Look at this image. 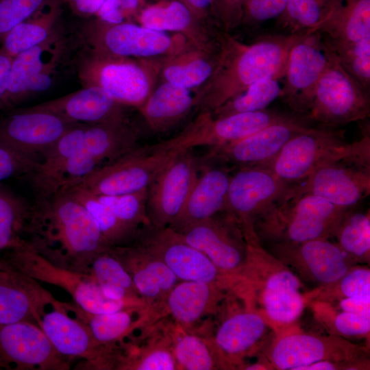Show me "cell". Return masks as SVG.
<instances>
[{
    "label": "cell",
    "instance_id": "cell-1",
    "mask_svg": "<svg viewBox=\"0 0 370 370\" xmlns=\"http://www.w3.org/2000/svg\"><path fill=\"white\" fill-rule=\"evenodd\" d=\"M27 243L52 264L84 273L95 256L109 247L86 208L65 190L32 207Z\"/></svg>",
    "mask_w": 370,
    "mask_h": 370
},
{
    "label": "cell",
    "instance_id": "cell-2",
    "mask_svg": "<svg viewBox=\"0 0 370 370\" xmlns=\"http://www.w3.org/2000/svg\"><path fill=\"white\" fill-rule=\"evenodd\" d=\"M306 32L267 36L245 44L219 29L218 62L208 81L196 89L195 108L212 113L254 83L285 70L292 46Z\"/></svg>",
    "mask_w": 370,
    "mask_h": 370
},
{
    "label": "cell",
    "instance_id": "cell-3",
    "mask_svg": "<svg viewBox=\"0 0 370 370\" xmlns=\"http://www.w3.org/2000/svg\"><path fill=\"white\" fill-rule=\"evenodd\" d=\"M246 243V262L240 275L248 286V304L278 334L291 328L308 305L304 284L260 240Z\"/></svg>",
    "mask_w": 370,
    "mask_h": 370
},
{
    "label": "cell",
    "instance_id": "cell-4",
    "mask_svg": "<svg viewBox=\"0 0 370 370\" xmlns=\"http://www.w3.org/2000/svg\"><path fill=\"white\" fill-rule=\"evenodd\" d=\"M349 208L337 206L293 185L289 193L260 215L254 224L260 241L302 243L333 237Z\"/></svg>",
    "mask_w": 370,
    "mask_h": 370
},
{
    "label": "cell",
    "instance_id": "cell-5",
    "mask_svg": "<svg viewBox=\"0 0 370 370\" xmlns=\"http://www.w3.org/2000/svg\"><path fill=\"white\" fill-rule=\"evenodd\" d=\"M161 58H135L108 55L82 46L75 60L82 86H96L123 106H142L156 88Z\"/></svg>",
    "mask_w": 370,
    "mask_h": 370
},
{
    "label": "cell",
    "instance_id": "cell-6",
    "mask_svg": "<svg viewBox=\"0 0 370 370\" xmlns=\"http://www.w3.org/2000/svg\"><path fill=\"white\" fill-rule=\"evenodd\" d=\"M368 151L370 136L367 132L360 140L349 143L344 130L311 127L291 138L264 167L284 182L295 184L328 163Z\"/></svg>",
    "mask_w": 370,
    "mask_h": 370
},
{
    "label": "cell",
    "instance_id": "cell-7",
    "mask_svg": "<svg viewBox=\"0 0 370 370\" xmlns=\"http://www.w3.org/2000/svg\"><path fill=\"white\" fill-rule=\"evenodd\" d=\"M1 257L27 276L66 291L72 297L75 304L86 312L103 314L143 306L139 299L117 300L108 297L90 275L52 264L27 242L5 251Z\"/></svg>",
    "mask_w": 370,
    "mask_h": 370
},
{
    "label": "cell",
    "instance_id": "cell-8",
    "mask_svg": "<svg viewBox=\"0 0 370 370\" xmlns=\"http://www.w3.org/2000/svg\"><path fill=\"white\" fill-rule=\"evenodd\" d=\"M182 151L169 140L151 146H138L73 184L97 196L138 192L147 188L160 171Z\"/></svg>",
    "mask_w": 370,
    "mask_h": 370
},
{
    "label": "cell",
    "instance_id": "cell-9",
    "mask_svg": "<svg viewBox=\"0 0 370 370\" xmlns=\"http://www.w3.org/2000/svg\"><path fill=\"white\" fill-rule=\"evenodd\" d=\"M82 45L99 53L135 58H156L171 55L188 43L180 34L164 32L132 22L111 24L98 18L89 19L76 29Z\"/></svg>",
    "mask_w": 370,
    "mask_h": 370
},
{
    "label": "cell",
    "instance_id": "cell-10",
    "mask_svg": "<svg viewBox=\"0 0 370 370\" xmlns=\"http://www.w3.org/2000/svg\"><path fill=\"white\" fill-rule=\"evenodd\" d=\"M160 258L180 281L213 284L243 296L244 278L220 270L201 251L188 244L169 227H145L135 241Z\"/></svg>",
    "mask_w": 370,
    "mask_h": 370
},
{
    "label": "cell",
    "instance_id": "cell-11",
    "mask_svg": "<svg viewBox=\"0 0 370 370\" xmlns=\"http://www.w3.org/2000/svg\"><path fill=\"white\" fill-rule=\"evenodd\" d=\"M327 49L328 62L303 119L321 127H336L367 118L370 112L369 91L351 76Z\"/></svg>",
    "mask_w": 370,
    "mask_h": 370
},
{
    "label": "cell",
    "instance_id": "cell-12",
    "mask_svg": "<svg viewBox=\"0 0 370 370\" xmlns=\"http://www.w3.org/2000/svg\"><path fill=\"white\" fill-rule=\"evenodd\" d=\"M276 334L266 361L272 369L299 370L322 360L369 362L367 347L338 335L291 331V328Z\"/></svg>",
    "mask_w": 370,
    "mask_h": 370
},
{
    "label": "cell",
    "instance_id": "cell-13",
    "mask_svg": "<svg viewBox=\"0 0 370 370\" xmlns=\"http://www.w3.org/2000/svg\"><path fill=\"white\" fill-rule=\"evenodd\" d=\"M264 166L241 167L231 175L225 211L239 225L246 242L260 240L256 219L284 197L292 186Z\"/></svg>",
    "mask_w": 370,
    "mask_h": 370
},
{
    "label": "cell",
    "instance_id": "cell-14",
    "mask_svg": "<svg viewBox=\"0 0 370 370\" xmlns=\"http://www.w3.org/2000/svg\"><path fill=\"white\" fill-rule=\"evenodd\" d=\"M294 188L337 206L354 208L370 193V151L328 163Z\"/></svg>",
    "mask_w": 370,
    "mask_h": 370
},
{
    "label": "cell",
    "instance_id": "cell-15",
    "mask_svg": "<svg viewBox=\"0 0 370 370\" xmlns=\"http://www.w3.org/2000/svg\"><path fill=\"white\" fill-rule=\"evenodd\" d=\"M199 163L188 149L156 175L147 188L146 210L151 225L169 227L181 212L198 175Z\"/></svg>",
    "mask_w": 370,
    "mask_h": 370
},
{
    "label": "cell",
    "instance_id": "cell-16",
    "mask_svg": "<svg viewBox=\"0 0 370 370\" xmlns=\"http://www.w3.org/2000/svg\"><path fill=\"white\" fill-rule=\"evenodd\" d=\"M175 231L220 270L240 275L246 262L247 243L239 225L228 212L224 210Z\"/></svg>",
    "mask_w": 370,
    "mask_h": 370
},
{
    "label": "cell",
    "instance_id": "cell-17",
    "mask_svg": "<svg viewBox=\"0 0 370 370\" xmlns=\"http://www.w3.org/2000/svg\"><path fill=\"white\" fill-rule=\"evenodd\" d=\"M328 62V51L318 31L306 32L292 46L280 97L295 115L303 118L307 112Z\"/></svg>",
    "mask_w": 370,
    "mask_h": 370
},
{
    "label": "cell",
    "instance_id": "cell-18",
    "mask_svg": "<svg viewBox=\"0 0 370 370\" xmlns=\"http://www.w3.org/2000/svg\"><path fill=\"white\" fill-rule=\"evenodd\" d=\"M272 254L303 281L316 287L331 284L357 264L335 243L317 238L302 243H271Z\"/></svg>",
    "mask_w": 370,
    "mask_h": 370
},
{
    "label": "cell",
    "instance_id": "cell-19",
    "mask_svg": "<svg viewBox=\"0 0 370 370\" xmlns=\"http://www.w3.org/2000/svg\"><path fill=\"white\" fill-rule=\"evenodd\" d=\"M291 116L268 109L221 118L199 112L190 125L171 140L182 151L199 146L218 147L241 140Z\"/></svg>",
    "mask_w": 370,
    "mask_h": 370
},
{
    "label": "cell",
    "instance_id": "cell-20",
    "mask_svg": "<svg viewBox=\"0 0 370 370\" xmlns=\"http://www.w3.org/2000/svg\"><path fill=\"white\" fill-rule=\"evenodd\" d=\"M69 360L53 347L41 328L29 321L0 325V368L65 370Z\"/></svg>",
    "mask_w": 370,
    "mask_h": 370
},
{
    "label": "cell",
    "instance_id": "cell-21",
    "mask_svg": "<svg viewBox=\"0 0 370 370\" xmlns=\"http://www.w3.org/2000/svg\"><path fill=\"white\" fill-rule=\"evenodd\" d=\"M36 323L55 349L65 358H82L88 367H106L110 347L99 343L88 326L72 317L64 303L55 299L48 304Z\"/></svg>",
    "mask_w": 370,
    "mask_h": 370
},
{
    "label": "cell",
    "instance_id": "cell-22",
    "mask_svg": "<svg viewBox=\"0 0 370 370\" xmlns=\"http://www.w3.org/2000/svg\"><path fill=\"white\" fill-rule=\"evenodd\" d=\"M74 124L51 112L23 109L0 122V146L40 162Z\"/></svg>",
    "mask_w": 370,
    "mask_h": 370
},
{
    "label": "cell",
    "instance_id": "cell-23",
    "mask_svg": "<svg viewBox=\"0 0 370 370\" xmlns=\"http://www.w3.org/2000/svg\"><path fill=\"white\" fill-rule=\"evenodd\" d=\"M311 127L309 122L293 114L241 140L212 147L208 158L240 168L267 166L291 138Z\"/></svg>",
    "mask_w": 370,
    "mask_h": 370
},
{
    "label": "cell",
    "instance_id": "cell-24",
    "mask_svg": "<svg viewBox=\"0 0 370 370\" xmlns=\"http://www.w3.org/2000/svg\"><path fill=\"white\" fill-rule=\"evenodd\" d=\"M54 300L37 280L0 256V325L19 321L37 324L39 315Z\"/></svg>",
    "mask_w": 370,
    "mask_h": 370
},
{
    "label": "cell",
    "instance_id": "cell-25",
    "mask_svg": "<svg viewBox=\"0 0 370 370\" xmlns=\"http://www.w3.org/2000/svg\"><path fill=\"white\" fill-rule=\"evenodd\" d=\"M136 19L141 25L151 29L177 32L197 48L208 51L219 48L217 34L219 29H212L204 25L178 0L149 4Z\"/></svg>",
    "mask_w": 370,
    "mask_h": 370
},
{
    "label": "cell",
    "instance_id": "cell-26",
    "mask_svg": "<svg viewBox=\"0 0 370 370\" xmlns=\"http://www.w3.org/2000/svg\"><path fill=\"white\" fill-rule=\"evenodd\" d=\"M111 249L130 273L138 294L147 301L166 298L179 282L164 262L136 242Z\"/></svg>",
    "mask_w": 370,
    "mask_h": 370
},
{
    "label": "cell",
    "instance_id": "cell-27",
    "mask_svg": "<svg viewBox=\"0 0 370 370\" xmlns=\"http://www.w3.org/2000/svg\"><path fill=\"white\" fill-rule=\"evenodd\" d=\"M123 107L103 88L87 86L27 108L55 114L71 123L94 124L124 112Z\"/></svg>",
    "mask_w": 370,
    "mask_h": 370
},
{
    "label": "cell",
    "instance_id": "cell-28",
    "mask_svg": "<svg viewBox=\"0 0 370 370\" xmlns=\"http://www.w3.org/2000/svg\"><path fill=\"white\" fill-rule=\"evenodd\" d=\"M67 49L62 29L48 40L25 50L13 58L9 74L5 105L25 99L29 82L36 75L57 70Z\"/></svg>",
    "mask_w": 370,
    "mask_h": 370
},
{
    "label": "cell",
    "instance_id": "cell-29",
    "mask_svg": "<svg viewBox=\"0 0 370 370\" xmlns=\"http://www.w3.org/2000/svg\"><path fill=\"white\" fill-rule=\"evenodd\" d=\"M204 169L198 173L181 212L169 228L178 230L225 210L231 175L223 168Z\"/></svg>",
    "mask_w": 370,
    "mask_h": 370
},
{
    "label": "cell",
    "instance_id": "cell-30",
    "mask_svg": "<svg viewBox=\"0 0 370 370\" xmlns=\"http://www.w3.org/2000/svg\"><path fill=\"white\" fill-rule=\"evenodd\" d=\"M138 133L125 112L106 121L84 124L82 152L105 164L138 147Z\"/></svg>",
    "mask_w": 370,
    "mask_h": 370
},
{
    "label": "cell",
    "instance_id": "cell-31",
    "mask_svg": "<svg viewBox=\"0 0 370 370\" xmlns=\"http://www.w3.org/2000/svg\"><path fill=\"white\" fill-rule=\"evenodd\" d=\"M271 330L256 310L248 308L229 315L214 336L217 352L222 359L236 360L251 352Z\"/></svg>",
    "mask_w": 370,
    "mask_h": 370
},
{
    "label": "cell",
    "instance_id": "cell-32",
    "mask_svg": "<svg viewBox=\"0 0 370 370\" xmlns=\"http://www.w3.org/2000/svg\"><path fill=\"white\" fill-rule=\"evenodd\" d=\"M219 58V48L208 51L189 42L181 50L161 58L159 78L188 90L204 85L213 73Z\"/></svg>",
    "mask_w": 370,
    "mask_h": 370
},
{
    "label": "cell",
    "instance_id": "cell-33",
    "mask_svg": "<svg viewBox=\"0 0 370 370\" xmlns=\"http://www.w3.org/2000/svg\"><path fill=\"white\" fill-rule=\"evenodd\" d=\"M190 90L162 82L138 108L147 125L153 131L163 132L184 119L195 108V95Z\"/></svg>",
    "mask_w": 370,
    "mask_h": 370
},
{
    "label": "cell",
    "instance_id": "cell-34",
    "mask_svg": "<svg viewBox=\"0 0 370 370\" xmlns=\"http://www.w3.org/2000/svg\"><path fill=\"white\" fill-rule=\"evenodd\" d=\"M223 291L213 284L181 281L166 297L167 311L180 325H190L216 308Z\"/></svg>",
    "mask_w": 370,
    "mask_h": 370
},
{
    "label": "cell",
    "instance_id": "cell-35",
    "mask_svg": "<svg viewBox=\"0 0 370 370\" xmlns=\"http://www.w3.org/2000/svg\"><path fill=\"white\" fill-rule=\"evenodd\" d=\"M317 31L326 38L338 42L370 38V0H337Z\"/></svg>",
    "mask_w": 370,
    "mask_h": 370
},
{
    "label": "cell",
    "instance_id": "cell-36",
    "mask_svg": "<svg viewBox=\"0 0 370 370\" xmlns=\"http://www.w3.org/2000/svg\"><path fill=\"white\" fill-rule=\"evenodd\" d=\"M67 310L84 322L100 344L112 345L128 334L138 323L140 308L123 309L103 314L86 312L77 305L64 303Z\"/></svg>",
    "mask_w": 370,
    "mask_h": 370
},
{
    "label": "cell",
    "instance_id": "cell-37",
    "mask_svg": "<svg viewBox=\"0 0 370 370\" xmlns=\"http://www.w3.org/2000/svg\"><path fill=\"white\" fill-rule=\"evenodd\" d=\"M60 10L53 4L47 12L31 16L15 27L0 42V49L12 58L48 40L60 30Z\"/></svg>",
    "mask_w": 370,
    "mask_h": 370
},
{
    "label": "cell",
    "instance_id": "cell-38",
    "mask_svg": "<svg viewBox=\"0 0 370 370\" xmlns=\"http://www.w3.org/2000/svg\"><path fill=\"white\" fill-rule=\"evenodd\" d=\"M86 273L101 286L106 296L112 299L138 298L132 279L111 247L98 253Z\"/></svg>",
    "mask_w": 370,
    "mask_h": 370
},
{
    "label": "cell",
    "instance_id": "cell-39",
    "mask_svg": "<svg viewBox=\"0 0 370 370\" xmlns=\"http://www.w3.org/2000/svg\"><path fill=\"white\" fill-rule=\"evenodd\" d=\"M61 190L69 193L86 208L97 223L109 247L127 246L136 240L140 232L122 223L95 195L74 184Z\"/></svg>",
    "mask_w": 370,
    "mask_h": 370
},
{
    "label": "cell",
    "instance_id": "cell-40",
    "mask_svg": "<svg viewBox=\"0 0 370 370\" xmlns=\"http://www.w3.org/2000/svg\"><path fill=\"white\" fill-rule=\"evenodd\" d=\"M285 71L286 69L254 83L210 114L214 118H221L267 109L281 95L283 86L280 81L284 77Z\"/></svg>",
    "mask_w": 370,
    "mask_h": 370
},
{
    "label": "cell",
    "instance_id": "cell-41",
    "mask_svg": "<svg viewBox=\"0 0 370 370\" xmlns=\"http://www.w3.org/2000/svg\"><path fill=\"white\" fill-rule=\"evenodd\" d=\"M348 209L338 225L334 235L338 246L357 263H369V211Z\"/></svg>",
    "mask_w": 370,
    "mask_h": 370
},
{
    "label": "cell",
    "instance_id": "cell-42",
    "mask_svg": "<svg viewBox=\"0 0 370 370\" xmlns=\"http://www.w3.org/2000/svg\"><path fill=\"white\" fill-rule=\"evenodd\" d=\"M337 0H288L279 24L290 34L316 32L331 14Z\"/></svg>",
    "mask_w": 370,
    "mask_h": 370
},
{
    "label": "cell",
    "instance_id": "cell-43",
    "mask_svg": "<svg viewBox=\"0 0 370 370\" xmlns=\"http://www.w3.org/2000/svg\"><path fill=\"white\" fill-rule=\"evenodd\" d=\"M32 206L0 192V252L26 242Z\"/></svg>",
    "mask_w": 370,
    "mask_h": 370
},
{
    "label": "cell",
    "instance_id": "cell-44",
    "mask_svg": "<svg viewBox=\"0 0 370 370\" xmlns=\"http://www.w3.org/2000/svg\"><path fill=\"white\" fill-rule=\"evenodd\" d=\"M306 295L308 305L314 301L332 302L345 297L370 295V269L357 264L336 281L314 288Z\"/></svg>",
    "mask_w": 370,
    "mask_h": 370
},
{
    "label": "cell",
    "instance_id": "cell-45",
    "mask_svg": "<svg viewBox=\"0 0 370 370\" xmlns=\"http://www.w3.org/2000/svg\"><path fill=\"white\" fill-rule=\"evenodd\" d=\"M322 36V35H321ZM327 48L343 68L363 88L370 85V38L356 42H338L323 36Z\"/></svg>",
    "mask_w": 370,
    "mask_h": 370
},
{
    "label": "cell",
    "instance_id": "cell-46",
    "mask_svg": "<svg viewBox=\"0 0 370 370\" xmlns=\"http://www.w3.org/2000/svg\"><path fill=\"white\" fill-rule=\"evenodd\" d=\"M308 305L313 307L317 317L328 328L331 334L345 338L369 336L370 314L338 310L324 301H314Z\"/></svg>",
    "mask_w": 370,
    "mask_h": 370
},
{
    "label": "cell",
    "instance_id": "cell-47",
    "mask_svg": "<svg viewBox=\"0 0 370 370\" xmlns=\"http://www.w3.org/2000/svg\"><path fill=\"white\" fill-rule=\"evenodd\" d=\"M147 188L122 195L95 196L122 223L140 232L151 225L146 210Z\"/></svg>",
    "mask_w": 370,
    "mask_h": 370
},
{
    "label": "cell",
    "instance_id": "cell-48",
    "mask_svg": "<svg viewBox=\"0 0 370 370\" xmlns=\"http://www.w3.org/2000/svg\"><path fill=\"white\" fill-rule=\"evenodd\" d=\"M173 353L177 366L182 369L210 370L218 367L210 345L194 334L177 336Z\"/></svg>",
    "mask_w": 370,
    "mask_h": 370
},
{
    "label": "cell",
    "instance_id": "cell-49",
    "mask_svg": "<svg viewBox=\"0 0 370 370\" xmlns=\"http://www.w3.org/2000/svg\"><path fill=\"white\" fill-rule=\"evenodd\" d=\"M53 0H1L0 42L18 25Z\"/></svg>",
    "mask_w": 370,
    "mask_h": 370
},
{
    "label": "cell",
    "instance_id": "cell-50",
    "mask_svg": "<svg viewBox=\"0 0 370 370\" xmlns=\"http://www.w3.org/2000/svg\"><path fill=\"white\" fill-rule=\"evenodd\" d=\"M288 0H245L242 23L256 25L279 17Z\"/></svg>",
    "mask_w": 370,
    "mask_h": 370
},
{
    "label": "cell",
    "instance_id": "cell-51",
    "mask_svg": "<svg viewBox=\"0 0 370 370\" xmlns=\"http://www.w3.org/2000/svg\"><path fill=\"white\" fill-rule=\"evenodd\" d=\"M39 164L38 160L24 157L0 146V181L15 174L31 175Z\"/></svg>",
    "mask_w": 370,
    "mask_h": 370
},
{
    "label": "cell",
    "instance_id": "cell-52",
    "mask_svg": "<svg viewBox=\"0 0 370 370\" xmlns=\"http://www.w3.org/2000/svg\"><path fill=\"white\" fill-rule=\"evenodd\" d=\"M245 0H214V14L220 29L229 32L242 23Z\"/></svg>",
    "mask_w": 370,
    "mask_h": 370
},
{
    "label": "cell",
    "instance_id": "cell-53",
    "mask_svg": "<svg viewBox=\"0 0 370 370\" xmlns=\"http://www.w3.org/2000/svg\"><path fill=\"white\" fill-rule=\"evenodd\" d=\"M177 367L173 353L159 347L153 349L127 365V369L137 370H173Z\"/></svg>",
    "mask_w": 370,
    "mask_h": 370
},
{
    "label": "cell",
    "instance_id": "cell-54",
    "mask_svg": "<svg viewBox=\"0 0 370 370\" xmlns=\"http://www.w3.org/2000/svg\"><path fill=\"white\" fill-rule=\"evenodd\" d=\"M183 3L206 26L220 29L214 14V0H178Z\"/></svg>",
    "mask_w": 370,
    "mask_h": 370
},
{
    "label": "cell",
    "instance_id": "cell-55",
    "mask_svg": "<svg viewBox=\"0 0 370 370\" xmlns=\"http://www.w3.org/2000/svg\"><path fill=\"white\" fill-rule=\"evenodd\" d=\"M328 303L338 310L362 314H370V295L345 297Z\"/></svg>",
    "mask_w": 370,
    "mask_h": 370
},
{
    "label": "cell",
    "instance_id": "cell-56",
    "mask_svg": "<svg viewBox=\"0 0 370 370\" xmlns=\"http://www.w3.org/2000/svg\"><path fill=\"white\" fill-rule=\"evenodd\" d=\"M96 16L100 20L111 24H119L125 22V16L120 6L119 0H106Z\"/></svg>",
    "mask_w": 370,
    "mask_h": 370
},
{
    "label": "cell",
    "instance_id": "cell-57",
    "mask_svg": "<svg viewBox=\"0 0 370 370\" xmlns=\"http://www.w3.org/2000/svg\"><path fill=\"white\" fill-rule=\"evenodd\" d=\"M71 9L82 17L96 15L106 0H66Z\"/></svg>",
    "mask_w": 370,
    "mask_h": 370
},
{
    "label": "cell",
    "instance_id": "cell-58",
    "mask_svg": "<svg viewBox=\"0 0 370 370\" xmlns=\"http://www.w3.org/2000/svg\"><path fill=\"white\" fill-rule=\"evenodd\" d=\"M13 58L0 49V106L5 105L9 74Z\"/></svg>",
    "mask_w": 370,
    "mask_h": 370
}]
</instances>
